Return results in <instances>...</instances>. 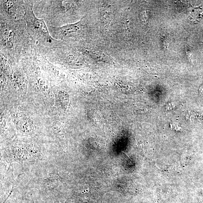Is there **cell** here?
<instances>
[{
	"label": "cell",
	"instance_id": "4",
	"mask_svg": "<svg viewBox=\"0 0 203 203\" xmlns=\"http://www.w3.org/2000/svg\"><path fill=\"white\" fill-rule=\"evenodd\" d=\"M32 22L33 25L35 29L45 38L49 40H50L51 37L44 20L42 19H37L34 16Z\"/></svg>",
	"mask_w": 203,
	"mask_h": 203
},
{
	"label": "cell",
	"instance_id": "6",
	"mask_svg": "<svg viewBox=\"0 0 203 203\" xmlns=\"http://www.w3.org/2000/svg\"><path fill=\"white\" fill-rule=\"evenodd\" d=\"M33 195L32 193H30L28 194V203H35L34 201ZM53 203H62L61 202L59 201H55Z\"/></svg>",
	"mask_w": 203,
	"mask_h": 203
},
{
	"label": "cell",
	"instance_id": "9",
	"mask_svg": "<svg viewBox=\"0 0 203 203\" xmlns=\"http://www.w3.org/2000/svg\"><path fill=\"white\" fill-rule=\"evenodd\" d=\"M199 91L201 94H203V85L200 87L199 89Z\"/></svg>",
	"mask_w": 203,
	"mask_h": 203
},
{
	"label": "cell",
	"instance_id": "3",
	"mask_svg": "<svg viewBox=\"0 0 203 203\" xmlns=\"http://www.w3.org/2000/svg\"><path fill=\"white\" fill-rule=\"evenodd\" d=\"M28 194L17 189L12 192L4 203H28Z\"/></svg>",
	"mask_w": 203,
	"mask_h": 203
},
{
	"label": "cell",
	"instance_id": "2",
	"mask_svg": "<svg viewBox=\"0 0 203 203\" xmlns=\"http://www.w3.org/2000/svg\"><path fill=\"white\" fill-rule=\"evenodd\" d=\"M58 153L50 152L31 144H16L2 150L1 164L7 167L14 164L20 166L22 173L59 156Z\"/></svg>",
	"mask_w": 203,
	"mask_h": 203
},
{
	"label": "cell",
	"instance_id": "8",
	"mask_svg": "<svg viewBox=\"0 0 203 203\" xmlns=\"http://www.w3.org/2000/svg\"><path fill=\"white\" fill-rule=\"evenodd\" d=\"M163 41L164 46L167 49L168 46V41L167 40L166 38H164V39L163 40Z\"/></svg>",
	"mask_w": 203,
	"mask_h": 203
},
{
	"label": "cell",
	"instance_id": "7",
	"mask_svg": "<svg viewBox=\"0 0 203 203\" xmlns=\"http://www.w3.org/2000/svg\"><path fill=\"white\" fill-rule=\"evenodd\" d=\"M186 55L188 57L189 59L190 60V57H191V49L190 47L189 46V45H186Z\"/></svg>",
	"mask_w": 203,
	"mask_h": 203
},
{
	"label": "cell",
	"instance_id": "1",
	"mask_svg": "<svg viewBox=\"0 0 203 203\" xmlns=\"http://www.w3.org/2000/svg\"><path fill=\"white\" fill-rule=\"evenodd\" d=\"M61 173L60 156L19 174L17 188L27 191L36 190L37 197L43 202H62L63 179Z\"/></svg>",
	"mask_w": 203,
	"mask_h": 203
},
{
	"label": "cell",
	"instance_id": "5",
	"mask_svg": "<svg viewBox=\"0 0 203 203\" xmlns=\"http://www.w3.org/2000/svg\"><path fill=\"white\" fill-rule=\"evenodd\" d=\"M79 22L75 24H68L60 28V31L63 35H67L68 34L76 32L79 29Z\"/></svg>",
	"mask_w": 203,
	"mask_h": 203
}]
</instances>
